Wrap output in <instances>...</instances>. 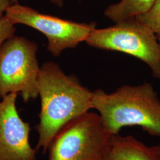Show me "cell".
Segmentation results:
<instances>
[{"label": "cell", "mask_w": 160, "mask_h": 160, "mask_svg": "<svg viewBox=\"0 0 160 160\" xmlns=\"http://www.w3.org/2000/svg\"><path fill=\"white\" fill-rule=\"evenodd\" d=\"M37 88L40 99L39 122L36 127V149L45 154L52 139L70 121L93 109V92L74 75L66 74L57 63L47 62L40 67Z\"/></svg>", "instance_id": "obj_1"}, {"label": "cell", "mask_w": 160, "mask_h": 160, "mask_svg": "<svg viewBox=\"0 0 160 160\" xmlns=\"http://www.w3.org/2000/svg\"><path fill=\"white\" fill-rule=\"evenodd\" d=\"M92 106L112 135L123 128L137 126L160 138V99L149 82L125 85L111 93L98 89L93 92Z\"/></svg>", "instance_id": "obj_2"}, {"label": "cell", "mask_w": 160, "mask_h": 160, "mask_svg": "<svg viewBox=\"0 0 160 160\" xmlns=\"http://www.w3.org/2000/svg\"><path fill=\"white\" fill-rule=\"evenodd\" d=\"M113 136L99 114L89 111L58 132L48 149V160H106Z\"/></svg>", "instance_id": "obj_3"}, {"label": "cell", "mask_w": 160, "mask_h": 160, "mask_svg": "<svg viewBox=\"0 0 160 160\" xmlns=\"http://www.w3.org/2000/svg\"><path fill=\"white\" fill-rule=\"evenodd\" d=\"M97 49L121 52L146 63L155 78L160 79V52L157 35L134 18L109 28L94 29L86 41Z\"/></svg>", "instance_id": "obj_4"}, {"label": "cell", "mask_w": 160, "mask_h": 160, "mask_svg": "<svg viewBox=\"0 0 160 160\" xmlns=\"http://www.w3.org/2000/svg\"><path fill=\"white\" fill-rule=\"evenodd\" d=\"M38 45L14 35L0 48V98L20 94L24 102L38 96Z\"/></svg>", "instance_id": "obj_5"}, {"label": "cell", "mask_w": 160, "mask_h": 160, "mask_svg": "<svg viewBox=\"0 0 160 160\" xmlns=\"http://www.w3.org/2000/svg\"><path fill=\"white\" fill-rule=\"evenodd\" d=\"M6 16L15 25L23 24L44 34L48 40V51L54 57L86 42L96 26L94 22H75L43 14L18 3L12 4Z\"/></svg>", "instance_id": "obj_6"}, {"label": "cell", "mask_w": 160, "mask_h": 160, "mask_svg": "<svg viewBox=\"0 0 160 160\" xmlns=\"http://www.w3.org/2000/svg\"><path fill=\"white\" fill-rule=\"evenodd\" d=\"M17 94L0 100V160H36L37 149L30 143V126L20 116Z\"/></svg>", "instance_id": "obj_7"}, {"label": "cell", "mask_w": 160, "mask_h": 160, "mask_svg": "<svg viewBox=\"0 0 160 160\" xmlns=\"http://www.w3.org/2000/svg\"><path fill=\"white\" fill-rule=\"evenodd\" d=\"M106 160H160V145L148 146L131 135H115Z\"/></svg>", "instance_id": "obj_8"}, {"label": "cell", "mask_w": 160, "mask_h": 160, "mask_svg": "<svg viewBox=\"0 0 160 160\" xmlns=\"http://www.w3.org/2000/svg\"><path fill=\"white\" fill-rule=\"evenodd\" d=\"M154 1L120 0L119 2L109 6L104 11V15L114 23H118L147 12Z\"/></svg>", "instance_id": "obj_9"}, {"label": "cell", "mask_w": 160, "mask_h": 160, "mask_svg": "<svg viewBox=\"0 0 160 160\" xmlns=\"http://www.w3.org/2000/svg\"><path fill=\"white\" fill-rule=\"evenodd\" d=\"M135 18L156 35L160 36V0H155L148 10L136 16Z\"/></svg>", "instance_id": "obj_10"}, {"label": "cell", "mask_w": 160, "mask_h": 160, "mask_svg": "<svg viewBox=\"0 0 160 160\" xmlns=\"http://www.w3.org/2000/svg\"><path fill=\"white\" fill-rule=\"evenodd\" d=\"M15 26L6 15L0 18V48L6 40L14 36L16 32Z\"/></svg>", "instance_id": "obj_11"}, {"label": "cell", "mask_w": 160, "mask_h": 160, "mask_svg": "<svg viewBox=\"0 0 160 160\" xmlns=\"http://www.w3.org/2000/svg\"><path fill=\"white\" fill-rule=\"evenodd\" d=\"M13 4L12 0H0V18L6 15L7 9Z\"/></svg>", "instance_id": "obj_12"}, {"label": "cell", "mask_w": 160, "mask_h": 160, "mask_svg": "<svg viewBox=\"0 0 160 160\" xmlns=\"http://www.w3.org/2000/svg\"><path fill=\"white\" fill-rule=\"evenodd\" d=\"M13 4H17L18 3V0H12ZM52 2L55 4V6H57L58 7H62L63 6V0H51Z\"/></svg>", "instance_id": "obj_13"}, {"label": "cell", "mask_w": 160, "mask_h": 160, "mask_svg": "<svg viewBox=\"0 0 160 160\" xmlns=\"http://www.w3.org/2000/svg\"><path fill=\"white\" fill-rule=\"evenodd\" d=\"M157 39L158 40V42H159V46H160V35H157Z\"/></svg>", "instance_id": "obj_14"}, {"label": "cell", "mask_w": 160, "mask_h": 160, "mask_svg": "<svg viewBox=\"0 0 160 160\" xmlns=\"http://www.w3.org/2000/svg\"><path fill=\"white\" fill-rule=\"evenodd\" d=\"M0 100H1V98H0Z\"/></svg>", "instance_id": "obj_15"}]
</instances>
